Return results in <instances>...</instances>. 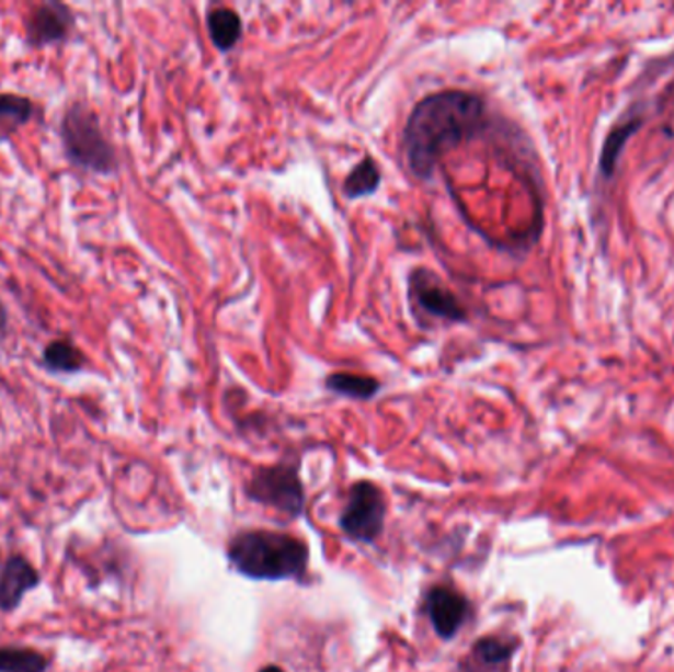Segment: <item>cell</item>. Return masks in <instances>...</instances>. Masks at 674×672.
<instances>
[{
  "instance_id": "cell-16",
  "label": "cell",
  "mask_w": 674,
  "mask_h": 672,
  "mask_svg": "<svg viewBox=\"0 0 674 672\" xmlns=\"http://www.w3.org/2000/svg\"><path fill=\"white\" fill-rule=\"evenodd\" d=\"M325 387L347 399L369 400L379 392L381 383L373 377H363V375H353V373H332L325 379Z\"/></svg>"
},
{
  "instance_id": "cell-11",
  "label": "cell",
  "mask_w": 674,
  "mask_h": 672,
  "mask_svg": "<svg viewBox=\"0 0 674 672\" xmlns=\"http://www.w3.org/2000/svg\"><path fill=\"white\" fill-rule=\"evenodd\" d=\"M34 115L32 99L19 93H0V143H7L28 125Z\"/></svg>"
},
{
  "instance_id": "cell-20",
  "label": "cell",
  "mask_w": 674,
  "mask_h": 672,
  "mask_svg": "<svg viewBox=\"0 0 674 672\" xmlns=\"http://www.w3.org/2000/svg\"><path fill=\"white\" fill-rule=\"evenodd\" d=\"M0 570H2V560H0Z\"/></svg>"
},
{
  "instance_id": "cell-17",
  "label": "cell",
  "mask_w": 674,
  "mask_h": 672,
  "mask_svg": "<svg viewBox=\"0 0 674 672\" xmlns=\"http://www.w3.org/2000/svg\"><path fill=\"white\" fill-rule=\"evenodd\" d=\"M639 125H641V121L636 118V121H631V123H627V125L614 128V133L607 137L606 147H604V152H602V164H599L604 175H612L614 168H616L617 157H619L621 148L626 147L627 138L636 133Z\"/></svg>"
},
{
  "instance_id": "cell-9",
  "label": "cell",
  "mask_w": 674,
  "mask_h": 672,
  "mask_svg": "<svg viewBox=\"0 0 674 672\" xmlns=\"http://www.w3.org/2000/svg\"><path fill=\"white\" fill-rule=\"evenodd\" d=\"M42 584L36 566L22 555H12L0 570V614H12L22 600Z\"/></svg>"
},
{
  "instance_id": "cell-14",
  "label": "cell",
  "mask_w": 674,
  "mask_h": 672,
  "mask_svg": "<svg viewBox=\"0 0 674 672\" xmlns=\"http://www.w3.org/2000/svg\"><path fill=\"white\" fill-rule=\"evenodd\" d=\"M49 654L28 647H0V672H48Z\"/></svg>"
},
{
  "instance_id": "cell-2",
  "label": "cell",
  "mask_w": 674,
  "mask_h": 672,
  "mask_svg": "<svg viewBox=\"0 0 674 672\" xmlns=\"http://www.w3.org/2000/svg\"><path fill=\"white\" fill-rule=\"evenodd\" d=\"M231 565L253 580H300L308 570V546L273 531H244L229 543Z\"/></svg>"
},
{
  "instance_id": "cell-10",
  "label": "cell",
  "mask_w": 674,
  "mask_h": 672,
  "mask_svg": "<svg viewBox=\"0 0 674 672\" xmlns=\"http://www.w3.org/2000/svg\"><path fill=\"white\" fill-rule=\"evenodd\" d=\"M515 649V641L483 637L471 647L466 661L459 667V672H507L509 661Z\"/></svg>"
},
{
  "instance_id": "cell-15",
  "label": "cell",
  "mask_w": 674,
  "mask_h": 672,
  "mask_svg": "<svg viewBox=\"0 0 674 672\" xmlns=\"http://www.w3.org/2000/svg\"><path fill=\"white\" fill-rule=\"evenodd\" d=\"M379 185H381V168L372 157H365L350 174L345 175L343 194L350 200H359L365 195L375 194Z\"/></svg>"
},
{
  "instance_id": "cell-6",
  "label": "cell",
  "mask_w": 674,
  "mask_h": 672,
  "mask_svg": "<svg viewBox=\"0 0 674 672\" xmlns=\"http://www.w3.org/2000/svg\"><path fill=\"white\" fill-rule=\"evenodd\" d=\"M409 298L419 316L449 323L468 320V312L459 304L456 294L429 269L412 271L409 276Z\"/></svg>"
},
{
  "instance_id": "cell-19",
  "label": "cell",
  "mask_w": 674,
  "mask_h": 672,
  "mask_svg": "<svg viewBox=\"0 0 674 672\" xmlns=\"http://www.w3.org/2000/svg\"><path fill=\"white\" fill-rule=\"evenodd\" d=\"M259 672H284L283 669H281V667H274V664H269V667H264V669H261V671Z\"/></svg>"
},
{
  "instance_id": "cell-5",
  "label": "cell",
  "mask_w": 674,
  "mask_h": 672,
  "mask_svg": "<svg viewBox=\"0 0 674 672\" xmlns=\"http://www.w3.org/2000/svg\"><path fill=\"white\" fill-rule=\"evenodd\" d=\"M385 496L372 481H357L350 489L340 526L343 533L357 543H373L381 535L385 523Z\"/></svg>"
},
{
  "instance_id": "cell-13",
  "label": "cell",
  "mask_w": 674,
  "mask_h": 672,
  "mask_svg": "<svg viewBox=\"0 0 674 672\" xmlns=\"http://www.w3.org/2000/svg\"><path fill=\"white\" fill-rule=\"evenodd\" d=\"M42 365L49 373H64V375L79 373L85 367V355L73 341L59 338V340L49 341L42 351Z\"/></svg>"
},
{
  "instance_id": "cell-1",
  "label": "cell",
  "mask_w": 674,
  "mask_h": 672,
  "mask_svg": "<svg viewBox=\"0 0 674 672\" xmlns=\"http://www.w3.org/2000/svg\"><path fill=\"white\" fill-rule=\"evenodd\" d=\"M483 117V99L469 91L449 89L421 99L402 133V152L412 175L431 180L444 155L478 135Z\"/></svg>"
},
{
  "instance_id": "cell-4",
  "label": "cell",
  "mask_w": 674,
  "mask_h": 672,
  "mask_svg": "<svg viewBox=\"0 0 674 672\" xmlns=\"http://www.w3.org/2000/svg\"><path fill=\"white\" fill-rule=\"evenodd\" d=\"M244 491L256 503L273 506L286 515L298 516L304 511L302 481L296 466L290 464L256 469Z\"/></svg>"
},
{
  "instance_id": "cell-18",
  "label": "cell",
  "mask_w": 674,
  "mask_h": 672,
  "mask_svg": "<svg viewBox=\"0 0 674 672\" xmlns=\"http://www.w3.org/2000/svg\"><path fill=\"white\" fill-rule=\"evenodd\" d=\"M7 328H9V312H7L4 304L0 300V333L7 332Z\"/></svg>"
},
{
  "instance_id": "cell-3",
  "label": "cell",
  "mask_w": 674,
  "mask_h": 672,
  "mask_svg": "<svg viewBox=\"0 0 674 672\" xmlns=\"http://www.w3.org/2000/svg\"><path fill=\"white\" fill-rule=\"evenodd\" d=\"M64 155L73 167L93 174H113L117 152L105 137L98 113L83 101L71 103L59 125Z\"/></svg>"
},
{
  "instance_id": "cell-12",
  "label": "cell",
  "mask_w": 674,
  "mask_h": 672,
  "mask_svg": "<svg viewBox=\"0 0 674 672\" xmlns=\"http://www.w3.org/2000/svg\"><path fill=\"white\" fill-rule=\"evenodd\" d=\"M207 29L214 46L221 52H229L243 36V20L227 7H217L207 14Z\"/></svg>"
},
{
  "instance_id": "cell-8",
  "label": "cell",
  "mask_w": 674,
  "mask_h": 672,
  "mask_svg": "<svg viewBox=\"0 0 674 672\" xmlns=\"http://www.w3.org/2000/svg\"><path fill=\"white\" fill-rule=\"evenodd\" d=\"M426 612L434 631L442 639H452L468 622V597L448 585H436L426 595Z\"/></svg>"
},
{
  "instance_id": "cell-7",
  "label": "cell",
  "mask_w": 674,
  "mask_h": 672,
  "mask_svg": "<svg viewBox=\"0 0 674 672\" xmlns=\"http://www.w3.org/2000/svg\"><path fill=\"white\" fill-rule=\"evenodd\" d=\"M78 20L73 10L64 2H44L32 10L26 19V44L30 48H46L64 44L71 38Z\"/></svg>"
}]
</instances>
